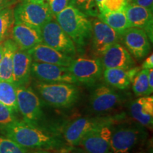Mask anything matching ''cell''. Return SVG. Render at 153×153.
Segmentation results:
<instances>
[{
    "label": "cell",
    "mask_w": 153,
    "mask_h": 153,
    "mask_svg": "<svg viewBox=\"0 0 153 153\" xmlns=\"http://www.w3.org/2000/svg\"><path fill=\"white\" fill-rule=\"evenodd\" d=\"M124 11L130 26L144 30L152 43L153 37L152 11L132 2H128Z\"/></svg>",
    "instance_id": "2e32d148"
},
{
    "label": "cell",
    "mask_w": 153,
    "mask_h": 153,
    "mask_svg": "<svg viewBox=\"0 0 153 153\" xmlns=\"http://www.w3.org/2000/svg\"><path fill=\"white\" fill-rule=\"evenodd\" d=\"M28 149L21 146L6 136H0V153H28Z\"/></svg>",
    "instance_id": "83f0119b"
},
{
    "label": "cell",
    "mask_w": 153,
    "mask_h": 153,
    "mask_svg": "<svg viewBox=\"0 0 153 153\" xmlns=\"http://www.w3.org/2000/svg\"><path fill=\"white\" fill-rule=\"evenodd\" d=\"M153 68V55L152 53L145 59L142 65V70H150Z\"/></svg>",
    "instance_id": "d6a6232c"
},
{
    "label": "cell",
    "mask_w": 153,
    "mask_h": 153,
    "mask_svg": "<svg viewBox=\"0 0 153 153\" xmlns=\"http://www.w3.org/2000/svg\"><path fill=\"white\" fill-rule=\"evenodd\" d=\"M14 24H22L41 29L42 26L53 19V14L45 3L23 1L14 9Z\"/></svg>",
    "instance_id": "52a82bcc"
},
{
    "label": "cell",
    "mask_w": 153,
    "mask_h": 153,
    "mask_svg": "<svg viewBox=\"0 0 153 153\" xmlns=\"http://www.w3.org/2000/svg\"><path fill=\"white\" fill-rule=\"evenodd\" d=\"M97 17L101 22L114 29L120 36L126 30L131 28L124 11L113 13L99 12Z\"/></svg>",
    "instance_id": "603a6c76"
},
{
    "label": "cell",
    "mask_w": 153,
    "mask_h": 153,
    "mask_svg": "<svg viewBox=\"0 0 153 153\" xmlns=\"http://www.w3.org/2000/svg\"><path fill=\"white\" fill-rule=\"evenodd\" d=\"M128 1L127 0H105L99 9V12H119L125 10Z\"/></svg>",
    "instance_id": "f1b7e54d"
},
{
    "label": "cell",
    "mask_w": 153,
    "mask_h": 153,
    "mask_svg": "<svg viewBox=\"0 0 153 153\" xmlns=\"http://www.w3.org/2000/svg\"><path fill=\"white\" fill-rule=\"evenodd\" d=\"M17 0H0V10L6 8H9L11 6L14 4Z\"/></svg>",
    "instance_id": "836d02e7"
},
{
    "label": "cell",
    "mask_w": 153,
    "mask_h": 153,
    "mask_svg": "<svg viewBox=\"0 0 153 153\" xmlns=\"http://www.w3.org/2000/svg\"><path fill=\"white\" fill-rule=\"evenodd\" d=\"M100 58L104 69L119 68L129 70L135 67L133 57L119 42L108 48Z\"/></svg>",
    "instance_id": "9a60e30c"
},
{
    "label": "cell",
    "mask_w": 153,
    "mask_h": 153,
    "mask_svg": "<svg viewBox=\"0 0 153 153\" xmlns=\"http://www.w3.org/2000/svg\"><path fill=\"white\" fill-rule=\"evenodd\" d=\"M148 82L149 85H150V89L153 90V70L152 69H150L148 71Z\"/></svg>",
    "instance_id": "e575fe53"
},
{
    "label": "cell",
    "mask_w": 153,
    "mask_h": 153,
    "mask_svg": "<svg viewBox=\"0 0 153 153\" xmlns=\"http://www.w3.org/2000/svg\"><path fill=\"white\" fill-rule=\"evenodd\" d=\"M11 37L19 49L28 51L42 43L41 29L27 25L14 24L11 29Z\"/></svg>",
    "instance_id": "d6986e66"
},
{
    "label": "cell",
    "mask_w": 153,
    "mask_h": 153,
    "mask_svg": "<svg viewBox=\"0 0 153 153\" xmlns=\"http://www.w3.org/2000/svg\"><path fill=\"white\" fill-rule=\"evenodd\" d=\"M3 43L4 53L0 61V80L12 82L13 58L19 48L12 39L5 40Z\"/></svg>",
    "instance_id": "7402d4cb"
},
{
    "label": "cell",
    "mask_w": 153,
    "mask_h": 153,
    "mask_svg": "<svg viewBox=\"0 0 153 153\" xmlns=\"http://www.w3.org/2000/svg\"><path fill=\"white\" fill-rule=\"evenodd\" d=\"M23 1H30V2H33V3H45V2H47L48 0H23Z\"/></svg>",
    "instance_id": "d590c367"
},
{
    "label": "cell",
    "mask_w": 153,
    "mask_h": 153,
    "mask_svg": "<svg viewBox=\"0 0 153 153\" xmlns=\"http://www.w3.org/2000/svg\"><path fill=\"white\" fill-rule=\"evenodd\" d=\"M140 71V68L133 67L129 70L119 68L104 69L103 77L107 85L118 90L128 89L134 76Z\"/></svg>",
    "instance_id": "44dd1931"
},
{
    "label": "cell",
    "mask_w": 153,
    "mask_h": 153,
    "mask_svg": "<svg viewBox=\"0 0 153 153\" xmlns=\"http://www.w3.org/2000/svg\"><path fill=\"white\" fill-rule=\"evenodd\" d=\"M148 71L149 70H140L132 80L133 91L137 97L149 96L152 93L148 82Z\"/></svg>",
    "instance_id": "d4e9b609"
},
{
    "label": "cell",
    "mask_w": 153,
    "mask_h": 153,
    "mask_svg": "<svg viewBox=\"0 0 153 153\" xmlns=\"http://www.w3.org/2000/svg\"><path fill=\"white\" fill-rule=\"evenodd\" d=\"M35 87L41 98L54 108H70L79 99V89L74 84L38 82Z\"/></svg>",
    "instance_id": "3957f363"
},
{
    "label": "cell",
    "mask_w": 153,
    "mask_h": 153,
    "mask_svg": "<svg viewBox=\"0 0 153 153\" xmlns=\"http://www.w3.org/2000/svg\"><path fill=\"white\" fill-rule=\"evenodd\" d=\"M28 153H53V152H49L48 150H36L33 151V152H28Z\"/></svg>",
    "instance_id": "74e56055"
},
{
    "label": "cell",
    "mask_w": 153,
    "mask_h": 153,
    "mask_svg": "<svg viewBox=\"0 0 153 153\" xmlns=\"http://www.w3.org/2000/svg\"><path fill=\"white\" fill-rule=\"evenodd\" d=\"M91 24V51L96 57L100 58L108 48L119 42L120 35L99 19H94Z\"/></svg>",
    "instance_id": "8fae6325"
},
{
    "label": "cell",
    "mask_w": 153,
    "mask_h": 153,
    "mask_svg": "<svg viewBox=\"0 0 153 153\" xmlns=\"http://www.w3.org/2000/svg\"><path fill=\"white\" fill-rule=\"evenodd\" d=\"M16 97L18 111L22 115L23 120L30 125L45 129L43 126L45 116L41 100L35 91L26 86L17 87Z\"/></svg>",
    "instance_id": "8992f818"
},
{
    "label": "cell",
    "mask_w": 153,
    "mask_h": 153,
    "mask_svg": "<svg viewBox=\"0 0 153 153\" xmlns=\"http://www.w3.org/2000/svg\"><path fill=\"white\" fill-rule=\"evenodd\" d=\"M68 68L78 83L87 86H93L97 83L104 70L99 57L74 58Z\"/></svg>",
    "instance_id": "ba28073f"
},
{
    "label": "cell",
    "mask_w": 153,
    "mask_h": 153,
    "mask_svg": "<svg viewBox=\"0 0 153 153\" xmlns=\"http://www.w3.org/2000/svg\"><path fill=\"white\" fill-rule=\"evenodd\" d=\"M127 1H128V2H129V1H131V0H127Z\"/></svg>",
    "instance_id": "ab89813d"
},
{
    "label": "cell",
    "mask_w": 153,
    "mask_h": 153,
    "mask_svg": "<svg viewBox=\"0 0 153 153\" xmlns=\"http://www.w3.org/2000/svg\"><path fill=\"white\" fill-rule=\"evenodd\" d=\"M55 17L57 24L73 41L76 51H82L89 45L92 24L87 15L70 4Z\"/></svg>",
    "instance_id": "7a4b0ae2"
},
{
    "label": "cell",
    "mask_w": 153,
    "mask_h": 153,
    "mask_svg": "<svg viewBox=\"0 0 153 153\" xmlns=\"http://www.w3.org/2000/svg\"><path fill=\"white\" fill-rule=\"evenodd\" d=\"M105 1V0H95L96 1V4H97V7H98V9H99L101 8V5H102V4L104 1Z\"/></svg>",
    "instance_id": "f35d334b"
},
{
    "label": "cell",
    "mask_w": 153,
    "mask_h": 153,
    "mask_svg": "<svg viewBox=\"0 0 153 153\" xmlns=\"http://www.w3.org/2000/svg\"><path fill=\"white\" fill-rule=\"evenodd\" d=\"M120 40L132 57L137 60H143L150 52V41L142 28H128L120 36Z\"/></svg>",
    "instance_id": "7c38bea8"
},
{
    "label": "cell",
    "mask_w": 153,
    "mask_h": 153,
    "mask_svg": "<svg viewBox=\"0 0 153 153\" xmlns=\"http://www.w3.org/2000/svg\"><path fill=\"white\" fill-rule=\"evenodd\" d=\"M16 114L10 108L0 103V130L18 121Z\"/></svg>",
    "instance_id": "f546056e"
},
{
    "label": "cell",
    "mask_w": 153,
    "mask_h": 153,
    "mask_svg": "<svg viewBox=\"0 0 153 153\" xmlns=\"http://www.w3.org/2000/svg\"><path fill=\"white\" fill-rule=\"evenodd\" d=\"M123 114L116 116L82 117L65 126L62 132L65 142L70 146H77L87 134L105 126H114L123 120Z\"/></svg>",
    "instance_id": "277c9868"
},
{
    "label": "cell",
    "mask_w": 153,
    "mask_h": 153,
    "mask_svg": "<svg viewBox=\"0 0 153 153\" xmlns=\"http://www.w3.org/2000/svg\"><path fill=\"white\" fill-rule=\"evenodd\" d=\"M125 97L121 93L107 85H101L94 90L89 104L91 110L96 113H105L122 104Z\"/></svg>",
    "instance_id": "4fadbf2b"
},
{
    "label": "cell",
    "mask_w": 153,
    "mask_h": 153,
    "mask_svg": "<svg viewBox=\"0 0 153 153\" xmlns=\"http://www.w3.org/2000/svg\"><path fill=\"white\" fill-rule=\"evenodd\" d=\"M114 126H105L90 132L80 141L79 145L87 153H111L110 140Z\"/></svg>",
    "instance_id": "5bb4252c"
},
{
    "label": "cell",
    "mask_w": 153,
    "mask_h": 153,
    "mask_svg": "<svg viewBox=\"0 0 153 153\" xmlns=\"http://www.w3.org/2000/svg\"><path fill=\"white\" fill-rule=\"evenodd\" d=\"M31 75L38 82L46 83H70L78 85L68 67L33 61Z\"/></svg>",
    "instance_id": "30bf717a"
},
{
    "label": "cell",
    "mask_w": 153,
    "mask_h": 153,
    "mask_svg": "<svg viewBox=\"0 0 153 153\" xmlns=\"http://www.w3.org/2000/svg\"><path fill=\"white\" fill-rule=\"evenodd\" d=\"M131 116L137 123L145 128L152 127L153 123V97L152 96L140 97L130 104Z\"/></svg>",
    "instance_id": "ffe728a7"
},
{
    "label": "cell",
    "mask_w": 153,
    "mask_h": 153,
    "mask_svg": "<svg viewBox=\"0 0 153 153\" xmlns=\"http://www.w3.org/2000/svg\"><path fill=\"white\" fill-rule=\"evenodd\" d=\"M4 42L0 43V61L1 60V57L3 56L4 53Z\"/></svg>",
    "instance_id": "8d00e7d4"
},
{
    "label": "cell",
    "mask_w": 153,
    "mask_h": 153,
    "mask_svg": "<svg viewBox=\"0 0 153 153\" xmlns=\"http://www.w3.org/2000/svg\"><path fill=\"white\" fill-rule=\"evenodd\" d=\"M132 3L152 11L153 0H131Z\"/></svg>",
    "instance_id": "1f68e13d"
},
{
    "label": "cell",
    "mask_w": 153,
    "mask_h": 153,
    "mask_svg": "<svg viewBox=\"0 0 153 153\" xmlns=\"http://www.w3.org/2000/svg\"><path fill=\"white\" fill-rule=\"evenodd\" d=\"M48 5L53 17H55L70 4V0H48Z\"/></svg>",
    "instance_id": "4dcf8cb0"
},
{
    "label": "cell",
    "mask_w": 153,
    "mask_h": 153,
    "mask_svg": "<svg viewBox=\"0 0 153 153\" xmlns=\"http://www.w3.org/2000/svg\"><path fill=\"white\" fill-rule=\"evenodd\" d=\"M41 32L43 44L72 57L76 56L77 51L73 41L54 19L45 23Z\"/></svg>",
    "instance_id": "9c48e42d"
},
{
    "label": "cell",
    "mask_w": 153,
    "mask_h": 153,
    "mask_svg": "<svg viewBox=\"0 0 153 153\" xmlns=\"http://www.w3.org/2000/svg\"><path fill=\"white\" fill-rule=\"evenodd\" d=\"M0 131L4 136L28 150H61L66 145L65 142L55 134L24 120H19Z\"/></svg>",
    "instance_id": "6da1fadb"
},
{
    "label": "cell",
    "mask_w": 153,
    "mask_h": 153,
    "mask_svg": "<svg viewBox=\"0 0 153 153\" xmlns=\"http://www.w3.org/2000/svg\"><path fill=\"white\" fill-rule=\"evenodd\" d=\"M87 16L97 17L99 9L95 0H70V4Z\"/></svg>",
    "instance_id": "4316f807"
},
{
    "label": "cell",
    "mask_w": 153,
    "mask_h": 153,
    "mask_svg": "<svg viewBox=\"0 0 153 153\" xmlns=\"http://www.w3.org/2000/svg\"><path fill=\"white\" fill-rule=\"evenodd\" d=\"M33 60L28 51L18 48L13 58L12 82L16 87H25L30 81Z\"/></svg>",
    "instance_id": "ac0fdd59"
},
{
    "label": "cell",
    "mask_w": 153,
    "mask_h": 153,
    "mask_svg": "<svg viewBox=\"0 0 153 153\" xmlns=\"http://www.w3.org/2000/svg\"><path fill=\"white\" fill-rule=\"evenodd\" d=\"M16 88L13 82L0 80V103L10 108L15 114L19 112Z\"/></svg>",
    "instance_id": "cb8c5ba5"
},
{
    "label": "cell",
    "mask_w": 153,
    "mask_h": 153,
    "mask_svg": "<svg viewBox=\"0 0 153 153\" xmlns=\"http://www.w3.org/2000/svg\"><path fill=\"white\" fill-rule=\"evenodd\" d=\"M147 132L138 123L114 127L110 140L111 153H130L141 141L145 139Z\"/></svg>",
    "instance_id": "5b68a950"
},
{
    "label": "cell",
    "mask_w": 153,
    "mask_h": 153,
    "mask_svg": "<svg viewBox=\"0 0 153 153\" xmlns=\"http://www.w3.org/2000/svg\"><path fill=\"white\" fill-rule=\"evenodd\" d=\"M28 52L34 62L57 65L60 66L68 67L74 59V57L59 52L43 43L28 50Z\"/></svg>",
    "instance_id": "e0dca14e"
},
{
    "label": "cell",
    "mask_w": 153,
    "mask_h": 153,
    "mask_svg": "<svg viewBox=\"0 0 153 153\" xmlns=\"http://www.w3.org/2000/svg\"><path fill=\"white\" fill-rule=\"evenodd\" d=\"M14 24V9L9 7L0 10V43L7 39Z\"/></svg>",
    "instance_id": "484cf974"
}]
</instances>
